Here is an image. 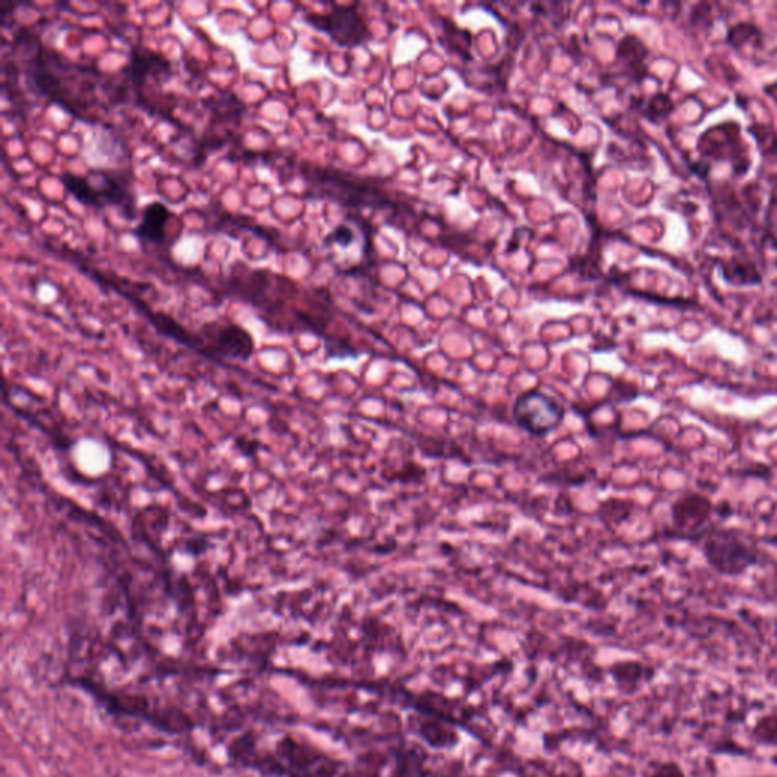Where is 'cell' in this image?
<instances>
[{
    "instance_id": "cell-1",
    "label": "cell",
    "mask_w": 777,
    "mask_h": 777,
    "mask_svg": "<svg viewBox=\"0 0 777 777\" xmlns=\"http://www.w3.org/2000/svg\"><path fill=\"white\" fill-rule=\"evenodd\" d=\"M703 554L724 576H740L761 559L758 548L737 530H711L703 542Z\"/></svg>"
},
{
    "instance_id": "cell-2",
    "label": "cell",
    "mask_w": 777,
    "mask_h": 777,
    "mask_svg": "<svg viewBox=\"0 0 777 777\" xmlns=\"http://www.w3.org/2000/svg\"><path fill=\"white\" fill-rule=\"evenodd\" d=\"M564 415V407L554 398L538 391L521 395L513 407L516 424L535 436H544L553 431L562 422Z\"/></svg>"
},
{
    "instance_id": "cell-3",
    "label": "cell",
    "mask_w": 777,
    "mask_h": 777,
    "mask_svg": "<svg viewBox=\"0 0 777 777\" xmlns=\"http://www.w3.org/2000/svg\"><path fill=\"white\" fill-rule=\"evenodd\" d=\"M307 22L313 28L330 35L340 46H357L368 38V28L363 17L353 7H334L328 14H310Z\"/></svg>"
},
{
    "instance_id": "cell-4",
    "label": "cell",
    "mask_w": 777,
    "mask_h": 777,
    "mask_svg": "<svg viewBox=\"0 0 777 777\" xmlns=\"http://www.w3.org/2000/svg\"><path fill=\"white\" fill-rule=\"evenodd\" d=\"M315 184L322 193L343 204L380 205L386 201L384 193L375 189L371 183L351 180L339 172L319 170L316 172Z\"/></svg>"
},
{
    "instance_id": "cell-5",
    "label": "cell",
    "mask_w": 777,
    "mask_h": 777,
    "mask_svg": "<svg viewBox=\"0 0 777 777\" xmlns=\"http://www.w3.org/2000/svg\"><path fill=\"white\" fill-rule=\"evenodd\" d=\"M104 207H119L126 221L136 218V193L129 175L117 170H98L89 178Z\"/></svg>"
},
{
    "instance_id": "cell-6",
    "label": "cell",
    "mask_w": 777,
    "mask_h": 777,
    "mask_svg": "<svg viewBox=\"0 0 777 777\" xmlns=\"http://www.w3.org/2000/svg\"><path fill=\"white\" fill-rule=\"evenodd\" d=\"M128 73L134 84L142 85L148 79L164 82L170 76V64L163 55L151 49L134 48L129 60Z\"/></svg>"
},
{
    "instance_id": "cell-7",
    "label": "cell",
    "mask_w": 777,
    "mask_h": 777,
    "mask_svg": "<svg viewBox=\"0 0 777 777\" xmlns=\"http://www.w3.org/2000/svg\"><path fill=\"white\" fill-rule=\"evenodd\" d=\"M712 503L700 494H686L673 504L674 526L679 530H697L708 520Z\"/></svg>"
},
{
    "instance_id": "cell-8",
    "label": "cell",
    "mask_w": 777,
    "mask_h": 777,
    "mask_svg": "<svg viewBox=\"0 0 777 777\" xmlns=\"http://www.w3.org/2000/svg\"><path fill=\"white\" fill-rule=\"evenodd\" d=\"M170 221V210L163 202H151L143 210L140 224L134 228V234L142 242L161 245L166 240L167 225Z\"/></svg>"
},
{
    "instance_id": "cell-9",
    "label": "cell",
    "mask_w": 777,
    "mask_h": 777,
    "mask_svg": "<svg viewBox=\"0 0 777 777\" xmlns=\"http://www.w3.org/2000/svg\"><path fill=\"white\" fill-rule=\"evenodd\" d=\"M61 183L79 204L84 205V207L102 208L98 192L90 183L89 178L66 172V174L61 175Z\"/></svg>"
},
{
    "instance_id": "cell-10",
    "label": "cell",
    "mask_w": 777,
    "mask_h": 777,
    "mask_svg": "<svg viewBox=\"0 0 777 777\" xmlns=\"http://www.w3.org/2000/svg\"><path fill=\"white\" fill-rule=\"evenodd\" d=\"M330 239H333L334 242L339 243V245H350L351 240L354 239V236L353 233H351V230H348V228L339 227L336 231H334L333 236H331Z\"/></svg>"
},
{
    "instance_id": "cell-11",
    "label": "cell",
    "mask_w": 777,
    "mask_h": 777,
    "mask_svg": "<svg viewBox=\"0 0 777 777\" xmlns=\"http://www.w3.org/2000/svg\"><path fill=\"white\" fill-rule=\"evenodd\" d=\"M765 92H767L768 95H770L771 98H773L774 101L777 102V82L776 84H771L770 87H767V89H765Z\"/></svg>"
}]
</instances>
